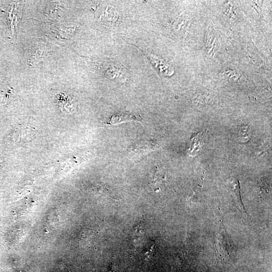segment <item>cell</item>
Wrapping results in <instances>:
<instances>
[{
    "instance_id": "6da1fadb",
    "label": "cell",
    "mask_w": 272,
    "mask_h": 272,
    "mask_svg": "<svg viewBox=\"0 0 272 272\" xmlns=\"http://www.w3.org/2000/svg\"><path fill=\"white\" fill-rule=\"evenodd\" d=\"M137 118L135 116L130 114H117L112 116L106 124L114 125L122 122L137 120Z\"/></svg>"
},
{
    "instance_id": "7a4b0ae2",
    "label": "cell",
    "mask_w": 272,
    "mask_h": 272,
    "mask_svg": "<svg viewBox=\"0 0 272 272\" xmlns=\"http://www.w3.org/2000/svg\"><path fill=\"white\" fill-rule=\"evenodd\" d=\"M247 131L248 130L246 128H241V130L239 131V135L242 140L248 139L249 138V133Z\"/></svg>"
}]
</instances>
